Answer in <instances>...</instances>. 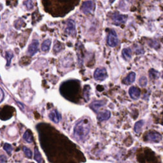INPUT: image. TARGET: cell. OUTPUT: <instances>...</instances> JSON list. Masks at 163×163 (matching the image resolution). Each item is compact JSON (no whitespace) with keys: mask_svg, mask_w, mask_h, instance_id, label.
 I'll return each instance as SVG.
<instances>
[{"mask_svg":"<svg viewBox=\"0 0 163 163\" xmlns=\"http://www.w3.org/2000/svg\"><path fill=\"white\" fill-rule=\"evenodd\" d=\"M91 129V122L89 119H84L76 123L74 128V136L79 141H83L86 138Z\"/></svg>","mask_w":163,"mask_h":163,"instance_id":"cell-1","label":"cell"},{"mask_svg":"<svg viewBox=\"0 0 163 163\" xmlns=\"http://www.w3.org/2000/svg\"><path fill=\"white\" fill-rule=\"evenodd\" d=\"M95 9V3L92 0L84 2L81 6V10L85 14H89L94 12Z\"/></svg>","mask_w":163,"mask_h":163,"instance_id":"cell-2","label":"cell"},{"mask_svg":"<svg viewBox=\"0 0 163 163\" xmlns=\"http://www.w3.org/2000/svg\"><path fill=\"white\" fill-rule=\"evenodd\" d=\"M118 37L117 33H115L113 29H111L109 31L107 37V43L110 46L114 47V46H117L118 44Z\"/></svg>","mask_w":163,"mask_h":163,"instance_id":"cell-3","label":"cell"},{"mask_svg":"<svg viewBox=\"0 0 163 163\" xmlns=\"http://www.w3.org/2000/svg\"><path fill=\"white\" fill-rule=\"evenodd\" d=\"M161 135L156 131H150L145 136L146 141L153 143H159L161 140Z\"/></svg>","mask_w":163,"mask_h":163,"instance_id":"cell-4","label":"cell"},{"mask_svg":"<svg viewBox=\"0 0 163 163\" xmlns=\"http://www.w3.org/2000/svg\"><path fill=\"white\" fill-rule=\"evenodd\" d=\"M107 72L105 68H97L94 74L96 80L103 81L107 78Z\"/></svg>","mask_w":163,"mask_h":163,"instance_id":"cell-5","label":"cell"},{"mask_svg":"<svg viewBox=\"0 0 163 163\" xmlns=\"http://www.w3.org/2000/svg\"><path fill=\"white\" fill-rule=\"evenodd\" d=\"M112 20L113 23L116 25H120L121 24H124L125 23L128 17L126 15H120L118 13H115L112 15Z\"/></svg>","mask_w":163,"mask_h":163,"instance_id":"cell-6","label":"cell"},{"mask_svg":"<svg viewBox=\"0 0 163 163\" xmlns=\"http://www.w3.org/2000/svg\"><path fill=\"white\" fill-rule=\"evenodd\" d=\"M66 28L65 29V32L69 35L75 36L76 35V29H75V24L73 20L69 19L66 22Z\"/></svg>","mask_w":163,"mask_h":163,"instance_id":"cell-7","label":"cell"},{"mask_svg":"<svg viewBox=\"0 0 163 163\" xmlns=\"http://www.w3.org/2000/svg\"><path fill=\"white\" fill-rule=\"evenodd\" d=\"M38 45H39V43H38V40H33L32 43H31L28 47V52L31 56H34L35 54L37 52L38 49Z\"/></svg>","mask_w":163,"mask_h":163,"instance_id":"cell-8","label":"cell"},{"mask_svg":"<svg viewBox=\"0 0 163 163\" xmlns=\"http://www.w3.org/2000/svg\"><path fill=\"white\" fill-rule=\"evenodd\" d=\"M129 94L133 99H138L140 96V91L136 87H131L129 90Z\"/></svg>","mask_w":163,"mask_h":163,"instance_id":"cell-9","label":"cell"},{"mask_svg":"<svg viewBox=\"0 0 163 163\" xmlns=\"http://www.w3.org/2000/svg\"><path fill=\"white\" fill-rule=\"evenodd\" d=\"M49 118L54 123H58L61 119V115H60V113L58 112V111L57 110H54L50 113Z\"/></svg>","mask_w":163,"mask_h":163,"instance_id":"cell-10","label":"cell"},{"mask_svg":"<svg viewBox=\"0 0 163 163\" xmlns=\"http://www.w3.org/2000/svg\"><path fill=\"white\" fill-rule=\"evenodd\" d=\"M111 113L108 110H105L102 112H100L98 115V119L100 121L106 120L110 117Z\"/></svg>","mask_w":163,"mask_h":163,"instance_id":"cell-11","label":"cell"},{"mask_svg":"<svg viewBox=\"0 0 163 163\" xmlns=\"http://www.w3.org/2000/svg\"><path fill=\"white\" fill-rule=\"evenodd\" d=\"M104 105H105V103L102 102V101H95V102H92L91 104V107L94 111L98 112L100 109V108L103 106Z\"/></svg>","mask_w":163,"mask_h":163,"instance_id":"cell-12","label":"cell"},{"mask_svg":"<svg viewBox=\"0 0 163 163\" xmlns=\"http://www.w3.org/2000/svg\"><path fill=\"white\" fill-rule=\"evenodd\" d=\"M135 78H136L135 73L131 72L130 73H129V75L126 77V78L124 79L123 82L126 83V84L132 83H133L135 82Z\"/></svg>","mask_w":163,"mask_h":163,"instance_id":"cell-13","label":"cell"},{"mask_svg":"<svg viewBox=\"0 0 163 163\" xmlns=\"http://www.w3.org/2000/svg\"><path fill=\"white\" fill-rule=\"evenodd\" d=\"M23 139L28 143H31L33 142V135L31 132L29 130H27L23 135Z\"/></svg>","mask_w":163,"mask_h":163,"instance_id":"cell-14","label":"cell"},{"mask_svg":"<svg viewBox=\"0 0 163 163\" xmlns=\"http://www.w3.org/2000/svg\"><path fill=\"white\" fill-rule=\"evenodd\" d=\"M131 54H132L131 50L129 48L124 49L122 50V56H123L124 59H126V60H129L131 57Z\"/></svg>","mask_w":163,"mask_h":163,"instance_id":"cell-15","label":"cell"},{"mask_svg":"<svg viewBox=\"0 0 163 163\" xmlns=\"http://www.w3.org/2000/svg\"><path fill=\"white\" fill-rule=\"evenodd\" d=\"M63 49H64L63 45L62 44L61 42H59V41H56L55 42V44H54V53H59Z\"/></svg>","mask_w":163,"mask_h":163,"instance_id":"cell-16","label":"cell"},{"mask_svg":"<svg viewBox=\"0 0 163 163\" xmlns=\"http://www.w3.org/2000/svg\"><path fill=\"white\" fill-rule=\"evenodd\" d=\"M13 57V54L12 51H7L5 54V58L6 59V66H9L11 63V60Z\"/></svg>","mask_w":163,"mask_h":163,"instance_id":"cell-17","label":"cell"},{"mask_svg":"<svg viewBox=\"0 0 163 163\" xmlns=\"http://www.w3.org/2000/svg\"><path fill=\"white\" fill-rule=\"evenodd\" d=\"M50 45H51V41L50 40H45L42 44V50L44 52L48 51L50 49Z\"/></svg>","mask_w":163,"mask_h":163,"instance_id":"cell-18","label":"cell"},{"mask_svg":"<svg viewBox=\"0 0 163 163\" xmlns=\"http://www.w3.org/2000/svg\"><path fill=\"white\" fill-rule=\"evenodd\" d=\"M143 124H144V122H143V120H139V121L137 122L135 124L134 129H135V131L136 132V133H139V132H140L142 131V127L143 126Z\"/></svg>","mask_w":163,"mask_h":163,"instance_id":"cell-19","label":"cell"},{"mask_svg":"<svg viewBox=\"0 0 163 163\" xmlns=\"http://www.w3.org/2000/svg\"><path fill=\"white\" fill-rule=\"evenodd\" d=\"M35 159L38 162V163H42V157L40 153L38 151L37 148L35 149Z\"/></svg>","mask_w":163,"mask_h":163,"instance_id":"cell-20","label":"cell"},{"mask_svg":"<svg viewBox=\"0 0 163 163\" xmlns=\"http://www.w3.org/2000/svg\"><path fill=\"white\" fill-rule=\"evenodd\" d=\"M159 73L154 69H151L149 72V76L152 79H156L159 77Z\"/></svg>","mask_w":163,"mask_h":163,"instance_id":"cell-21","label":"cell"},{"mask_svg":"<svg viewBox=\"0 0 163 163\" xmlns=\"http://www.w3.org/2000/svg\"><path fill=\"white\" fill-rule=\"evenodd\" d=\"M24 4L26 6L28 10H31L33 8V4L32 0H26V1L24 2Z\"/></svg>","mask_w":163,"mask_h":163,"instance_id":"cell-22","label":"cell"},{"mask_svg":"<svg viewBox=\"0 0 163 163\" xmlns=\"http://www.w3.org/2000/svg\"><path fill=\"white\" fill-rule=\"evenodd\" d=\"M3 149L8 154H10L12 151V146L9 143H5L3 146Z\"/></svg>","mask_w":163,"mask_h":163,"instance_id":"cell-23","label":"cell"},{"mask_svg":"<svg viewBox=\"0 0 163 163\" xmlns=\"http://www.w3.org/2000/svg\"><path fill=\"white\" fill-rule=\"evenodd\" d=\"M139 83L142 87H145L147 84V79L145 76H142L139 80Z\"/></svg>","mask_w":163,"mask_h":163,"instance_id":"cell-24","label":"cell"},{"mask_svg":"<svg viewBox=\"0 0 163 163\" xmlns=\"http://www.w3.org/2000/svg\"><path fill=\"white\" fill-rule=\"evenodd\" d=\"M23 150H24V152L26 155V156L28 157V158H31L32 156V152L28 148H27V147H25L24 146L23 147Z\"/></svg>","mask_w":163,"mask_h":163,"instance_id":"cell-25","label":"cell"},{"mask_svg":"<svg viewBox=\"0 0 163 163\" xmlns=\"http://www.w3.org/2000/svg\"><path fill=\"white\" fill-rule=\"evenodd\" d=\"M1 92H2V98H1V102H2V101L3 100V96H4V94H3V90L2 89H1Z\"/></svg>","mask_w":163,"mask_h":163,"instance_id":"cell-26","label":"cell"}]
</instances>
